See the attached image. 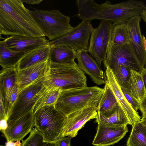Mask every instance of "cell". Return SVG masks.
Returning a JSON list of instances; mask_svg holds the SVG:
<instances>
[{"instance_id":"1","label":"cell","mask_w":146,"mask_h":146,"mask_svg":"<svg viewBox=\"0 0 146 146\" xmlns=\"http://www.w3.org/2000/svg\"><path fill=\"white\" fill-rule=\"evenodd\" d=\"M21 0H0V34L45 36Z\"/></svg>"},{"instance_id":"2","label":"cell","mask_w":146,"mask_h":146,"mask_svg":"<svg viewBox=\"0 0 146 146\" xmlns=\"http://www.w3.org/2000/svg\"><path fill=\"white\" fill-rule=\"evenodd\" d=\"M104 91L97 86L62 90L55 107L66 116L85 108H97Z\"/></svg>"},{"instance_id":"3","label":"cell","mask_w":146,"mask_h":146,"mask_svg":"<svg viewBox=\"0 0 146 146\" xmlns=\"http://www.w3.org/2000/svg\"><path fill=\"white\" fill-rule=\"evenodd\" d=\"M43 82L46 88L56 86L62 90L87 86L86 75L75 62L59 64L49 61L48 72Z\"/></svg>"},{"instance_id":"4","label":"cell","mask_w":146,"mask_h":146,"mask_svg":"<svg viewBox=\"0 0 146 146\" xmlns=\"http://www.w3.org/2000/svg\"><path fill=\"white\" fill-rule=\"evenodd\" d=\"M31 12L45 36L50 41L66 34L73 28L70 24V17L59 10L35 9Z\"/></svg>"},{"instance_id":"5","label":"cell","mask_w":146,"mask_h":146,"mask_svg":"<svg viewBox=\"0 0 146 146\" xmlns=\"http://www.w3.org/2000/svg\"><path fill=\"white\" fill-rule=\"evenodd\" d=\"M35 126L46 141L55 143L60 136L66 116L54 106H44L34 113Z\"/></svg>"},{"instance_id":"6","label":"cell","mask_w":146,"mask_h":146,"mask_svg":"<svg viewBox=\"0 0 146 146\" xmlns=\"http://www.w3.org/2000/svg\"><path fill=\"white\" fill-rule=\"evenodd\" d=\"M115 25L111 21L101 20L98 27L92 31L88 51L101 68L102 62L106 58Z\"/></svg>"},{"instance_id":"7","label":"cell","mask_w":146,"mask_h":146,"mask_svg":"<svg viewBox=\"0 0 146 146\" xmlns=\"http://www.w3.org/2000/svg\"><path fill=\"white\" fill-rule=\"evenodd\" d=\"M46 89L43 79L19 91L7 121H14L31 112Z\"/></svg>"},{"instance_id":"8","label":"cell","mask_w":146,"mask_h":146,"mask_svg":"<svg viewBox=\"0 0 146 146\" xmlns=\"http://www.w3.org/2000/svg\"><path fill=\"white\" fill-rule=\"evenodd\" d=\"M93 29L90 21H82L66 34L50 41V45H64L77 52L88 50L89 40Z\"/></svg>"},{"instance_id":"9","label":"cell","mask_w":146,"mask_h":146,"mask_svg":"<svg viewBox=\"0 0 146 146\" xmlns=\"http://www.w3.org/2000/svg\"><path fill=\"white\" fill-rule=\"evenodd\" d=\"M103 62L105 67L108 66L111 68L123 64L140 73L144 68L135 56L129 43L119 45L110 42L106 58Z\"/></svg>"},{"instance_id":"10","label":"cell","mask_w":146,"mask_h":146,"mask_svg":"<svg viewBox=\"0 0 146 146\" xmlns=\"http://www.w3.org/2000/svg\"><path fill=\"white\" fill-rule=\"evenodd\" d=\"M97 108L88 107L72 113L66 116L60 137L72 138L76 136L78 131L91 119L96 118Z\"/></svg>"},{"instance_id":"11","label":"cell","mask_w":146,"mask_h":146,"mask_svg":"<svg viewBox=\"0 0 146 146\" xmlns=\"http://www.w3.org/2000/svg\"><path fill=\"white\" fill-rule=\"evenodd\" d=\"M141 19V15L133 17L128 19L126 24L129 43L140 64L144 68L146 65V52L140 28Z\"/></svg>"},{"instance_id":"12","label":"cell","mask_w":146,"mask_h":146,"mask_svg":"<svg viewBox=\"0 0 146 146\" xmlns=\"http://www.w3.org/2000/svg\"><path fill=\"white\" fill-rule=\"evenodd\" d=\"M49 58L25 69L17 70L16 84L21 90L39 81L46 75Z\"/></svg>"},{"instance_id":"13","label":"cell","mask_w":146,"mask_h":146,"mask_svg":"<svg viewBox=\"0 0 146 146\" xmlns=\"http://www.w3.org/2000/svg\"><path fill=\"white\" fill-rule=\"evenodd\" d=\"M98 126L92 142L95 146H109L117 143L128 131L127 125L115 127L97 122Z\"/></svg>"},{"instance_id":"14","label":"cell","mask_w":146,"mask_h":146,"mask_svg":"<svg viewBox=\"0 0 146 146\" xmlns=\"http://www.w3.org/2000/svg\"><path fill=\"white\" fill-rule=\"evenodd\" d=\"M7 123V128L2 132L7 141H23L35 126L33 112H31L15 121Z\"/></svg>"},{"instance_id":"15","label":"cell","mask_w":146,"mask_h":146,"mask_svg":"<svg viewBox=\"0 0 146 146\" xmlns=\"http://www.w3.org/2000/svg\"><path fill=\"white\" fill-rule=\"evenodd\" d=\"M106 68L105 74L106 81L113 91L119 104L126 114L130 125L133 126L135 123L140 122L141 117L138 112L133 109L125 98L111 69L108 66Z\"/></svg>"},{"instance_id":"16","label":"cell","mask_w":146,"mask_h":146,"mask_svg":"<svg viewBox=\"0 0 146 146\" xmlns=\"http://www.w3.org/2000/svg\"><path fill=\"white\" fill-rule=\"evenodd\" d=\"M77 52L76 58L79 68L96 85L105 84L106 80L105 74L95 60L88 54V50Z\"/></svg>"},{"instance_id":"17","label":"cell","mask_w":146,"mask_h":146,"mask_svg":"<svg viewBox=\"0 0 146 146\" xmlns=\"http://www.w3.org/2000/svg\"><path fill=\"white\" fill-rule=\"evenodd\" d=\"M3 38L8 48L16 52L27 53L40 47L50 45V41L44 37L13 35Z\"/></svg>"},{"instance_id":"18","label":"cell","mask_w":146,"mask_h":146,"mask_svg":"<svg viewBox=\"0 0 146 146\" xmlns=\"http://www.w3.org/2000/svg\"><path fill=\"white\" fill-rule=\"evenodd\" d=\"M96 121L115 127L130 125L128 118L119 104L112 110L108 111L98 112Z\"/></svg>"},{"instance_id":"19","label":"cell","mask_w":146,"mask_h":146,"mask_svg":"<svg viewBox=\"0 0 146 146\" xmlns=\"http://www.w3.org/2000/svg\"><path fill=\"white\" fill-rule=\"evenodd\" d=\"M49 61L59 64L73 63L76 58L77 52L67 46L62 45H50Z\"/></svg>"},{"instance_id":"20","label":"cell","mask_w":146,"mask_h":146,"mask_svg":"<svg viewBox=\"0 0 146 146\" xmlns=\"http://www.w3.org/2000/svg\"><path fill=\"white\" fill-rule=\"evenodd\" d=\"M50 45L37 48L26 53L16 66L18 70L23 69L49 58Z\"/></svg>"},{"instance_id":"21","label":"cell","mask_w":146,"mask_h":146,"mask_svg":"<svg viewBox=\"0 0 146 146\" xmlns=\"http://www.w3.org/2000/svg\"><path fill=\"white\" fill-rule=\"evenodd\" d=\"M26 53L12 51L7 46L4 40L0 41V65L2 68L16 67Z\"/></svg>"},{"instance_id":"22","label":"cell","mask_w":146,"mask_h":146,"mask_svg":"<svg viewBox=\"0 0 146 146\" xmlns=\"http://www.w3.org/2000/svg\"><path fill=\"white\" fill-rule=\"evenodd\" d=\"M17 69L16 67L2 68L0 74V86L3 90L5 100L8 101L11 93L16 84Z\"/></svg>"},{"instance_id":"23","label":"cell","mask_w":146,"mask_h":146,"mask_svg":"<svg viewBox=\"0 0 146 146\" xmlns=\"http://www.w3.org/2000/svg\"><path fill=\"white\" fill-rule=\"evenodd\" d=\"M62 90L56 86L46 88L36 102L33 108V113L40 108L50 106H55Z\"/></svg>"},{"instance_id":"24","label":"cell","mask_w":146,"mask_h":146,"mask_svg":"<svg viewBox=\"0 0 146 146\" xmlns=\"http://www.w3.org/2000/svg\"><path fill=\"white\" fill-rule=\"evenodd\" d=\"M128 84L130 93L140 104L146 94L141 73L131 70V76Z\"/></svg>"},{"instance_id":"25","label":"cell","mask_w":146,"mask_h":146,"mask_svg":"<svg viewBox=\"0 0 146 146\" xmlns=\"http://www.w3.org/2000/svg\"><path fill=\"white\" fill-rule=\"evenodd\" d=\"M104 89L103 93L97 107L98 112L110 111L119 104L113 91L107 81Z\"/></svg>"},{"instance_id":"26","label":"cell","mask_w":146,"mask_h":146,"mask_svg":"<svg viewBox=\"0 0 146 146\" xmlns=\"http://www.w3.org/2000/svg\"><path fill=\"white\" fill-rule=\"evenodd\" d=\"M127 146H146V133L140 122L133 126Z\"/></svg>"},{"instance_id":"27","label":"cell","mask_w":146,"mask_h":146,"mask_svg":"<svg viewBox=\"0 0 146 146\" xmlns=\"http://www.w3.org/2000/svg\"><path fill=\"white\" fill-rule=\"evenodd\" d=\"M110 68L119 86L126 89L130 92L128 82L130 78L131 70L123 64L116 65Z\"/></svg>"},{"instance_id":"28","label":"cell","mask_w":146,"mask_h":146,"mask_svg":"<svg viewBox=\"0 0 146 146\" xmlns=\"http://www.w3.org/2000/svg\"><path fill=\"white\" fill-rule=\"evenodd\" d=\"M111 42L119 45L129 43L126 22L114 26L112 33Z\"/></svg>"},{"instance_id":"29","label":"cell","mask_w":146,"mask_h":146,"mask_svg":"<svg viewBox=\"0 0 146 146\" xmlns=\"http://www.w3.org/2000/svg\"><path fill=\"white\" fill-rule=\"evenodd\" d=\"M21 143V146H55V143L45 141L42 133L36 127L32 129L28 137Z\"/></svg>"},{"instance_id":"30","label":"cell","mask_w":146,"mask_h":146,"mask_svg":"<svg viewBox=\"0 0 146 146\" xmlns=\"http://www.w3.org/2000/svg\"><path fill=\"white\" fill-rule=\"evenodd\" d=\"M121 90L125 98L133 109L137 111L140 110V104L138 101L126 89L121 87Z\"/></svg>"},{"instance_id":"31","label":"cell","mask_w":146,"mask_h":146,"mask_svg":"<svg viewBox=\"0 0 146 146\" xmlns=\"http://www.w3.org/2000/svg\"><path fill=\"white\" fill-rule=\"evenodd\" d=\"M20 90L16 84L14 87L11 93L8 101L9 117L11 113L13 106L17 98L19 92Z\"/></svg>"},{"instance_id":"32","label":"cell","mask_w":146,"mask_h":146,"mask_svg":"<svg viewBox=\"0 0 146 146\" xmlns=\"http://www.w3.org/2000/svg\"><path fill=\"white\" fill-rule=\"evenodd\" d=\"M55 146H71L70 138L68 136L60 137L55 142Z\"/></svg>"},{"instance_id":"33","label":"cell","mask_w":146,"mask_h":146,"mask_svg":"<svg viewBox=\"0 0 146 146\" xmlns=\"http://www.w3.org/2000/svg\"><path fill=\"white\" fill-rule=\"evenodd\" d=\"M140 104L141 111L142 114V117H146V94Z\"/></svg>"},{"instance_id":"34","label":"cell","mask_w":146,"mask_h":146,"mask_svg":"<svg viewBox=\"0 0 146 146\" xmlns=\"http://www.w3.org/2000/svg\"><path fill=\"white\" fill-rule=\"evenodd\" d=\"M8 127L7 121L5 119L0 120V129L1 132L5 131Z\"/></svg>"},{"instance_id":"35","label":"cell","mask_w":146,"mask_h":146,"mask_svg":"<svg viewBox=\"0 0 146 146\" xmlns=\"http://www.w3.org/2000/svg\"><path fill=\"white\" fill-rule=\"evenodd\" d=\"M22 143L20 142V141H17L15 142L12 141H7L5 143V145H1L0 146H21Z\"/></svg>"},{"instance_id":"36","label":"cell","mask_w":146,"mask_h":146,"mask_svg":"<svg viewBox=\"0 0 146 146\" xmlns=\"http://www.w3.org/2000/svg\"><path fill=\"white\" fill-rule=\"evenodd\" d=\"M24 3H25L27 4L30 5H38L43 0H21Z\"/></svg>"},{"instance_id":"37","label":"cell","mask_w":146,"mask_h":146,"mask_svg":"<svg viewBox=\"0 0 146 146\" xmlns=\"http://www.w3.org/2000/svg\"><path fill=\"white\" fill-rule=\"evenodd\" d=\"M140 73L142 76L146 92V68L144 67Z\"/></svg>"},{"instance_id":"38","label":"cell","mask_w":146,"mask_h":146,"mask_svg":"<svg viewBox=\"0 0 146 146\" xmlns=\"http://www.w3.org/2000/svg\"><path fill=\"white\" fill-rule=\"evenodd\" d=\"M141 18L146 23V6L141 14Z\"/></svg>"},{"instance_id":"39","label":"cell","mask_w":146,"mask_h":146,"mask_svg":"<svg viewBox=\"0 0 146 146\" xmlns=\"http://www.w3.org/2000/svg\"><path fill=\"white\" fill-rule=\"evenodd\" d=\"M140 122L143 125H146V117H142Z\"/></svg>"},{"instance_id":"40","label":"cell","mask_w":146,"mask_h":146,"mask_svg":"<svg viewBox=\"0 0 146 146\" xmlns=\"http://www.w3.org/2000/svg\"><path fill=\"white\" fill-rule=\"evenodd\" d=\"M143 42H144V44L145 48V51L146 52V39L144 35H143Z\"/></svg>"},{"instance_id":"41","label":"cell","mask_w":146,"mask_h":146,"mask_svg":"<svg viewBox=\"0 0 146 146\" xmlns=\"http://www.w3.org/2000/svg\"><path fill=\"white\" fill-rule=\"evenodd\" d=\"M143 128L146 133V125H143Z\"/></svg>"},{"instance_id":"42","label":"cell","mask_w":146,"mask_h":146,"mask_svg":"<svg viewBox=\"0 0 146 146\" xmlns=\"http://www.w3.org/2000/svg\"></svg>"}]
</instances>
